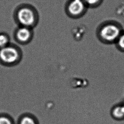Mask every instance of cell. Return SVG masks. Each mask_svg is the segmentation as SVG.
<instances>
[{
	"instance_id": "7",
	"label": "cell",
	"mask_w": 124,
	"mask_h": 124,
	"mask_svg": "<svg viewBox=\"0 0 124 124\" xmlns=\"http://www.w3.org/2000/svg\"><path fill=\"white\" fill-rule=\"evenodd\" d=\"M113 114L115 117L121 119L124 117V107H118L114 110Z\"/></svg>"
},
{
	"instance_id": "9",
	"label": "cell",
	"mask_w": 124,
	"mask_h": 124,
	"mask_svg": "<svg viewBox=\"0 0 124 124\" xmlns=\"http://www.w3.org/2000/svg\"><path fill=\"white\" fill-rule=\"evenodd\" d=\"M19 124H36L35 120L29 116H24L20 120Z\"/></svg>"
},
{
	"instance_id": "2",
	"label": "cell",
	"mask_w": 124,
	"mask_h": 124,
	"mask_svg": "<svg viewBox=\"0 0 124 124\" xmlns=\"http://www.w3.org/2000/svg\"><path fill=\"white\" fill-rule=\"evenodd\" d=\"M23 57L21 49L15 44L10 43L9 45L0 49V64L8 67L17 65Z\"/></svg>"
},
{
	"instance_id": "1",
	"label": "cell",
	"mask_w": 124,
	"mask_h": 124,
	"mask_svg": "<svg viewBox=\"0 0 124 124\" xmlns=\"http://www.w3.org/2000/svg\"><path fill=\"white\" fill-rule=\"evenodd\" d=\"M14 19L18 26L33 29L38 23L39 16L37 10L34 7L24 4L18 7L15 10Z\"/></svg>"
},
{
	"instance_id": "10",
	"label": "cell",
	"mask_w": 124,
	"mask_h": 124,
	"mask_svg": "<svg viewBox=\"0 0 124 124\" xmlns=\"http://www.w3.org/2000/svg\"><path fill=\"white\" fill-rule=\"evenodd\" d=\"M0 124H13L9 118L6 116H0Z\"/></svg>"
},
{
	"instance_id": "6",
	"label": "cell",
	"mask_w": 124,
	"mask_h": 124,
	"mask_svg": "<svg viewBox=\"0 0 124 124\" xmlns=\"http://www.w3.org/2000/svg\"><path fill=\"white\" fill-rule=\"evenodd\" d=\"M10 37L5 32L0 33V49L9 45L10 42Z\"/></svg>"
},
{
	"instance_id": "4",
	"label": "cell",
	"mask_w": 124,
	"mask_h": 124,
	"mask_svg": "<svg viewBox=\"0 0 124 124\" xmlns=\"http://www.w3.org/2000/svg\"><path fill=\"white\" fill-rule=\"evenodd\" d=\"M33 36V29L22 26H18L14 34L15 40L22 45H26L30 42Z\"/></svg>"
},
{
	"instance_id": "8",
	"label": "cell",
	"mask_w": 124,
	"mask_h": 124,
	"mask_svg": "<svg viewBox=\"0 0 124 124\" xmlns=\"http://www.w3.org/2000/svg\"><path fill=\"white\" fill-rule=\"evenodd\" d=\"M116 42L118 48L124 51V32L121 34Z\"/></svg>"
},
{
	"instance_id": "5",
	"label": "cell",
	"mask_w": 124,
	"mask_h": 124,
	"mask_svg": "<svg viewBox=\"0 0 124 124\" xmlns=\"http://www.w3.org/2000/svg\"><path fill=\"white\" fill-rule=\"evenodd\" d=\"M85 8V3L83 0H72L68 5L67 11L72 17H77L83 13Z\"/></svg>"
},
{
	"instance_id": "3",
	"label": "cell",
	"mask_w": 124,
	"mask_h": 124,
	"mask_svg": "<svg viewBox=\"0 0 124 124\" xmlns=\"http://www.w3.org/2000/svg\"><path fill=\"white\" fill-rule=\"evenodd\" d=\"M122 33L118 25L114 23L105 24L98 31V36L101 40L107 43L116 42Z\"/></svg>"
},
{
	"instance_id": "11",
	"label": "cell",
	"mask_w": 124,
	"mask_h": 124,
	"mask_svg": "<svg viewBox=\"0 0 124 124\" xmlns=\"http://www.w3.org/2000/svg\"><path fill=\"white\" fill-rule=\"evenodd\" d=\"M83 1L89 5H94L99 1V0H83Z\"/></svg>"
}]
</instances>
